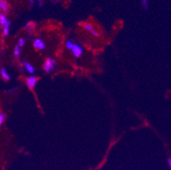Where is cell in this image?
Segmentation results:
<instances>
[{"mask_svg":"<svg viewBox=\"0 0 171 170\" xmlns=\"http://www.w3.org/2000/svg\"><path fill=\"white\" fill-rule=\"evenodd\" d=\"M55 61L51 58H47L45 60L44 65H43V69L46 72H50L55 69Z\"/></svg>","mask_w":171,"mask_h":170,"instance_id":"obj_1","label":"cell"},{"mask_svg":"<svg viewBox=\"0 0 171 170\" xmlns=\"http://www.w3.org/2000/svg\"><path fill=\"white\" fill-rule=\"evenodd\" d=\"M33 46L36 49H39V50H41V49H45V48H46V45H45L44 42L40 38H35L34 39Z\"/></svg>","mask_w":171,"mask_h":170,"instance_id":"obj_2","label":"cell"},{"mask_svg":"<svg viewBox=\"0 0 171 170\" xmlns=\"http://www.w3.org/2000/svg\"><path fill=\"white\" fill-rule=\"evenodd\" d=\"M71 50L75 57H80L82 55V54H83V49L78 44H73Z\"/></svg>","mask_w":171,"mask_h":170,"instance_id":"obj_3","label":"cell"},{"mask_svg":"<svg viewBox=\"0 0 171 170\" xmlns=\"http://www.w3.org/2000/svg\"><path fill=\"white\" fill-rule=\"evenodd\" d=\"M38 78H36L34 76H31L29 78H26V84H27L28 88H33L36 86V84L38 82Z\"/></svg>","mask_w":171,"mask_h":170,"instance_id":"obj_4","label":"cell"},{"mask_svg":"<svg viewBox=\"0 0 171 170\" xmlns=\"http://www.w3.org/2000/svg\"><path fill=\"white\" fill-rule=\"evenodd\" d=\"M0 25L2 27H9L10 26V21L7 19V17L5 16V14H0Z\"/></svg>","mask_w":171,"mask_h":170,"instance_id":"obj_5","label":"cell"},{"mask_svg":"<svg viewBox=\"0 0 171 170\" xmlns=\"http://www.w3.org/2000/svg\"><path fill=\"white\" fill-rule=\"evenodd\" d=\"M23 65L25 66V68H26V72H27L28 73L33 74L35 72L34 67L32 66V65H31L30 63H28V62H26V61H23Z\"/></svg>","mask_w":171,"mask_h":170,"instance_id":"obj_6","label":"cell"},{"mask_svg":"<svg viewBox=\"0 0 171 170\" xmlns=\"http://www.w3.org/2000/svg\"><path fill=\"white\" fill-rule=\"evenodd\" d=\"M9 6L5 0H0V9H1L2 11L6 13V12L9 10Z\"/></svg>","mask_w":171,"mask_h":170,"instance_id":"obj_7","label":"cell"},{"mask_svg":"<svg viewBox=\"0 0 171 170\" xmlns=\"http://www.w3.org/2000/svg\"><path fill=\"white\" fill-rule=\"evenodd\" d=\"M0 73H1V76H2V78H3V79H4L5 81H9L10 79V76L9 75V73H8V72L6 71V69L4 67L1 68Z\"/></svg>","mask_w":171,"mask_h":170,"instance_id":"obj_8","label":"cell"},{"mask_svg":"<svg viewBox=\"0 0 171 170\" xmlns=\"http://www.w3.org/2000/svg\"><path fill=\"white\" fill-rule=\"evenodd\" d=\"M84 29H85L87 32H91L92 31L94 30V26H93V25L92 24H90V23H85V24H84Z\"/></svg>","mask_w":171,"mask_h":170,"instance_id":"obj_9","label":"cell"},{"mask_svg":"<svg viewBox=\"0 0 171 170\" xmlns=\"http://www.w3.org/2000/svg\"><path fill=\"white\" fill-rule=\"evenodd\" d=\"M14 55H15V57H19L20 55V48L17 45L15 46V49H14Z\"/></svg>","mask_w":171,"mask_h":170,"instance_id":"obj_10","label":"cell"},{"mask_svg":"<svg viewBox=\"0 0 171 170\" xmlns=\"http://www.w3.org/2000/svg\"><path fill=\"white\" fill-rule=\"evenodd\" d=\"M25 43H26V40H25V38H19V40H18V46H19L20 48L24 47Z\"/></svg>","mask_w":171,"mask_h":170,"instance_id":"obj_11","label":"cell"},{"mask_svg":"<svg viewBox=\"0 0 171 170\" xmlns=\"http://www.w3.org/2000/svg\"><path fill=\"white\" fill-rule=\"evenodd\" d=\"M73 44H74V43H73V41L67 40V43H66V47H67V49H70V50H71L72 48H73Z\"/></svg>","mask_w":171,"mask_h":170,"instance_id":"obj_12","label":"cell"},{"mask_svg":"<svg viewBox=\"0 0 171 170\" xmlns=\"http://www.w3.org/2000/svg\"><path fill=\"white\" fill-rule=\"evenodd\" d=\"M5 121V114L4 113H0V126L2 125Z\"/></svg>","mask_w":171,"mask_h":170,"instance_id":"obj_13","label":"cell"},{"mask_svg":"<svg viewBox=\"0 0 171 170\" xmlns=\"http://www.w3.org/2000/svg\"><path fill=\"white\" fill-rule=\"evenodd\" d=\"M9 27H3V36L7 37L8 35H9Z\"/></svg>","mask_w":171,"mask_h":170,"instance_id":"obj_14","label":"cell"},{"mask_svg":"<svg viewBox=\"0 0 171 170\" xmlns=\"http://www.w3.org/2000/svg\"><path fill=\"white\" fill-rule=\"evenodd\" d=\"M90 33H92V35H94V37H99V36H100V32H99L97 30H95V29H94V30L92 31Z\"/></svg>","mask_w":171,"mask_h":170,"instance_id":"obj_15","label":"cell"},{"mask_svg":"<svg viewBox=\"0 0 171 170\" xmlns=\"http://www.w3.org/2000/svg\"><path fill=\"white\" fill-rule=\"evenodd\" d=\"M142 3H143L144 7L147 9V0H142Z\"/></svg>","mask_w":171,"mask_h":170,"instance_id":"obj_16","label":"cell"},{"mask_svg":"<svg viewBox=\"0 0 171 170\" xmlns=\"http://www.w3.org/2000/svg\"><path fill=\"white\" fill-rule=\"evenodd\" d=\"M169 164H170V166L171 167V159H170V160H169Z\"/></svg>","mask_w":171,"mask_h":170,"instance_id":"obj_17","label":"cell"}]
</instances>
